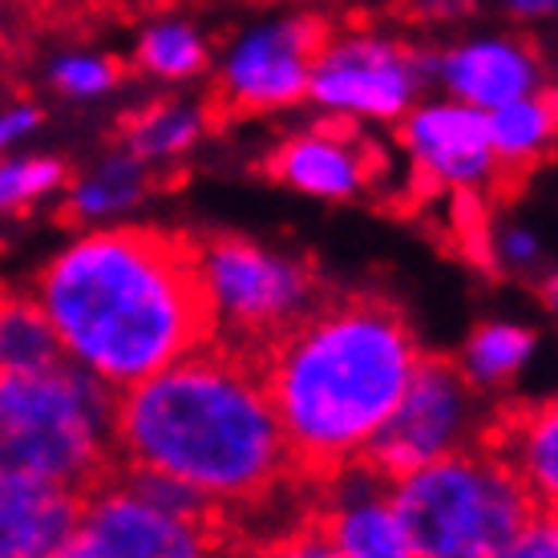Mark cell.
Returning a JSON list of instances; mask_svg holds the SVG:
<instances>
[{
    "label": "cell",
    "mask_w": 558,
    "mask_h": 558,
    "mask_svg": "<svg viewBox=\"0 0 558 558\" xmlns=\"http://www.w3.org/2000/svg\"><path fill=\"white\" fill-rule=\"evenodd\" d=\"M113 449L130 470L170 477L235 514L243 550L252 522L304 502L255 352L207 344L113 392Z\"/></svg>",
    "instance_id": "1"
},
{
    "label": "cell",
    "mask_w": 558,
    "mask_h": 558,
    "mask_svg": "<svg viewBox=\"0 0 558 558\" xmlns=\"http://www.w3.org/2000/svg\"><path fill=\"white\" fill-rule=\"evenodd\" d=\"M70 361L113 392L215 336L198 235L179 227H101L73 239L33 288Z\"/></svg>",
    "instance_id": "2"
},
{
    "label": "cell",
    "mask_w": 558,
    "mask_h": 558,
    "mask_svg": "<svg viewBox=\"0 0 558 558\" xmlns=\"http://www.w3.org/2000/svg\"><path fill=\"white\" fill-rule=\"evenodd\" d=\"M295 477L316 486L364 449L421 361L389 295L332 292L255 352Z\"/></svg>",
    "instance_id": "3"
},
{
    "label": "cell",
    "mask_w": 558,
    "mask_h": 558,
    "mask_svg": "<svg viewBox=\"0 0 558 558\" xmlns=\"http://www.w3.org/2000/svg\"><path fill=\"white\" fill-rule=\"evenodd\" d=\"M0 474L45 477L94 494L118 474L113 389L61 356L0 373Z\"/></svg>",
    "instance_id": "4"
},
{
    "label": "cell",
    "mask_w": 558,
    "mask_h": 558,
    "mask_svg": "<svg viewBox=\"0 0 558 558\" xmlns=\"http://www.w3.org/2000/svg\"><path fill=\"white\" fill-rule=\"evenodd\" d=\"M413 558H498L538 514H555L494 453L470 446L433 458L389 489Z\"/></svg>",
    "instance_id": "5"
},
{
    "label": "cell",
    "mask_w": 558,
    "mask_h": 558,
    "mask_svg": "<svg viewBox=\"0 0 558 558\" xmlns=\"http://www.w3.org/2000/svg\"><path fill=\"white\" fill-rule=\"evenodd\" d=\"M198 267L215 312V340L259 352L328 295L316 267L243 235H198Z\"/></svg>",
    "instance_id": "6"
},
{
    "label": "cell",
    "mask_w": 558,
    "mask_h": 558,
    "mask_svg": "<svg viewBox=\"0 0 558 558\" xmlns=\"http://www.w3.org/2000/svg\"><path fill=\"white\" fill-rule=\"evenodd\" d=\"M474 433V385L465 380L458 361L421 352L401 401L392 405V413L380 421L377 433L364 441V449L352 461H361L373 474L397 482L425 461L446 458L453 449L470 446Z\"/></svg>",
    "instance_id": "7"
},
{
    "label": "cell",
    "mask_w": 558,
    "mask_h": 558,
    "mask_svg": "<svg viewBox=\"0 0 558 558\" xmlns=\"http://www.w3.org/2000/svg\"><path fill=\"white\" fill-rule=\"evenodd\" d=\"M332 25L324 16H292L279 25L255 28L231 49L215 89L207 94L203 122L207 130L271 113L307 98L312 61L320 57Z\"/></svg>",
    "instance_id": "8"
},
{
    "label": "cell",
    "mask_w": 558,
    "mask_h": 558,
    "mask_svg": "<svg viewBox=\"0 0 558 558\" xmlns=\"http://www.w3.org/2000/svg\"><path fill=\"white\" fill-rule=\"evenodd\" d=\"M425 61L409 45L352 33V37H328L320 57L312 61L307 94L324 110L364 113V118H401L413 106Z\"/></svg>",
    "instance_id": "9"
},
{
    "label": "cell",
    "mask_w": 558,
    "mask_h": 558,
    "mask_svg": "<svg viewBox=\"0 0 558 558\" xmlns=\"http://www.w3.org/2000/svg\"><path fill=\"white\" fill-rule=\"evenodd\" d=\"M267 179L283 182L292 191L320 198H356L361 191H373L385 174V154L377 142L361 138L344 122H324L316 130L283 138L264 158Z\"/></svg>",
    "instance_id": "10"
},
{
    "label": "cell",
    "mask_w": 558,
    "mask_h": 558,
    "mask_svg": "<svg viewBox=\"0 0 558 558\" xmlns=\"http://www.w3.org/2000/svg\"><path fill=\"white\" fill-rule=\"evenodd\" d=\"M401 142L413 154V174L417 182L441 191H474L489 174V130L486 110L470 101H441V106H421L405 118Z\"/></svg>",
    "instance_id": "11"
},
{
    "label": "cell",
    "mask_w": 558,
    "mask_h": 558,
    "mask_svg": "<svg viewBox=\"0 0 558 558\" xmlns=\"http://www.w3.org/2000/svg\"><path fill=\"white\" fill-rule=\"evenodd\" d=\"M82 502V494L45 477L0 474V558H61Z\"/></svg>",
    "instance_id": "12"
},
{
    "label": "cell",
    "mask_w": 558,
    "mask_h": 558,
    "mask_svg": "<svg viewBox=\"0 0 558 558\" xmlns=\"http://www.w3.org/2000/svg\"><path fill=\"white\" fill-rule=\"evenodd\" d=\"M437 73L458 101L477 110H494L514 98H526L543 85V57L526 37H494V41L461 45L437 61Z\"/></svg>",
    "instance_id": "13"
},
{
    "label": "cell",
    "mask_w": 558,
    "mask_h": 558,
    "mask_svg": "<svg viewBox=\"0 0 558 558\" xmlns=\"http://www.w3.org/2000/svg\"><path fill=\"white\" fill-rule=\"evenodd\" d=\"M558 417L555 401L543 405H502L477 421L474 446L506 461L526 486L555 506L558 498Z\"/></svg>",
    "instance_id": "14"
},
{
    "label": "cell",
    "mask_w": 558,
    "mask_h": 558,
    "mask_svg": "<svg viewBox=\"0 0 558 558\" xmlns=\"http://www.w3.org/2000/svg\"><path fill=\"white\" fill-rule=\"evenodd\" d=\"M489 130V174L486 182L494 195L514 198L526 179H531L538 162L550 154L555 138V94L550 89H534L526 98H514L506 106L486 110Z\"/></svg>",
    "instance_id": "15"
},
{
    "label": "cell",
    "mask_w": 558,
    "mask_h": 558,
    "mask_svg": "<svg viewBox=\"0 0 558 558\" xmlns=\"http://www.w3.org/2000/svg\"><path fill=\"white\" fill-rule=\"evenodd\" d=\"M65 356L53 324L28 288H0V373L41 368Z\"/></svg>",
    "instance_id": "16"
},
{
    "label": "cell",
    "mask_w": 558,
    "mask_h": 558,
    "mask_svg": "<svg viewBox=\"0 0 558 558\" xmlns=\"http://www.w3.org/2000/svg\"><path fill=\"white\" fill-rule=\"evenodd\" d=\"M203 130H207L203 110L182 106V101H158V106H146V110L130 113L126 122H122V146L138 162H146V158H170V154L191 150Z\"/></svg>",
    "instance_id": "17"
},
{
    "label": "cell",
    "mask_w": 558,
    "mask_h": 558,
    "mask_svg": "<svg viewBox=\"0 0 558 558\" xmlns=\"http://www.w3.org/2000/svg\"><path fill=\"white\" fill-rule=\"evenodd\" d=\"M534 352V332L518 324H482L461 352V373L470 385H506Z\"/></svg>",
    "instance_id": "18"
},
{
    "label": "cell",
    "mask_w": 558,
    "mask_h": 558,
    "mask_svg": "<svg viewBox=\"0 0 558 558\" xmlns=\"http://www.w3.org/2000/svg\"><path fill=\"white\" fill-rule=\"evenodd\" d=\"M146 170L134 154L113 158L98 174H89L85 182L73 186L70 203H65V219H98V215H113V210L138 203L146 191Z\"/></svg>",
    "instance_id": "19"
},
{
    "label": "cell",
    "mask_w": 558,
    "mask_h": 558,
    "mask_svg": "<svg viewBox=\"0 0 558 558\" xmlns=\"http://www.w3.org/2000/svg\"><path fill=\"white\" fill-rule=\"evenodd\" d=\"M207 65V45L186 25H154L138 41V70L162 82H186Z\"/></svg>",
    "instance_id": "20"
},
{
    "label": "cell",
    "mask_w": 558,
    "mask_h": 558,
    "mask_svg": "<svg viewBox=\"0 0 558 558\" xmlns=\"http://www.w3.org/2000/svg\"><path fill=\"white\" fill-rule=\"evenodd\" d=\"M122 61L113 57H61L53 65V89L70 94V98H98L106 89L122 82Z\"/></svg>",
    "instance_id": "21"
},
{
    "label": "cell",
    "mask_w": 558,
    "mask_h": 558,
    "mask_svg": "<svg viewBox=\"0 0 558 558\" xmlns=\"http://www.w3.org/2000/svg\"><path fill=\"white\" fill-rule=\"evenodd\" d=\"M61 182H65V167L53 158H28V162L0 167V210L25 207L33 198L57 191Z\"/></svg>",
    "instance_id": "22"
},
{
    "label": "cell",
    "mask_w": 558,
    "mask_h": 558,
    "mask_svg": "<svg viewBox=\"0 0 558 558\" xmlns=\"http://www.w3.org/2000/svg\"><path fill=\"white\" fill-rule=\"evenodd\" d=\"M555 538H558V534H555V514H538L531 526L514 538V546H510V558H538V555L550 558L558 550Z\"/></svg>",
    "instance_id": "23"
},
{
    "label": "cell",
    "mask_w": 558,
    "mask_h": 558,
    "mask_svg": "<svg viewBox=\"0 0 558 558\" xmlns=\"http://www.w3.org/2000/svg\"><path fill=\"white\" fill-rule=\"evenodd\" d=\"M37 122H41V110H37V106H13V110L0 113V150H4L9 142L21 138V134H28Z\"/></svg>",
    "instance_id": "24"
},
{
    "label": "cell",
    "mask_w": 558,
    "mask_h": 558,
    "mask_svg": "<svg viewBox=\"0 0 558 558\" xmlns=\"http://www.w3.org/2000/svg\"><path fill=\"white\" fill-rule=\"evenodd\" d=\"M498 255L510 259V264H534V259H538V243H534L526 231H506V235L498 239Z\"/></svg>",
    "instance_id": "25"
},
{
    "label": "cell",
    "mask_w": 558,
    "mask_h": 558,
    "mask_svg": "<svg viewBox=\"0 0 558 558\" xmlns=\"http://www.w3.org/2000/svg\"><path fill=\"white\" fill-rule=\"evenodd\" d=\"M13 61H16V33H13V21H9V13H4V0H0V85L9 82Z\"/></svg>",
    "instance_id": "26"
},
{
    "label": "cell",
    "mask_w": 558,
    "mask_h": 558,
    "mask_svg": "<svg viewBox=\"0 0 558 558\" xmlns=\"http://www.w3.org/2000/svg\"><path fill=\"white\" fill-rule=\"evenodd\" d=\"M510 13L538 21V16H550V13H555V0H510Z\"/></svg>",
    "instance_id": "27"
},
{
    "label": "cell",
    "mask_w": 558,
    "mask_h": 558,
    "mask_svg": "<svg viewBox=\"0 0 558 558\" xmlns=\"http://www.w3.org/2000/svg\"><path fill=\"white\" fill-rule=\"evenodd\" d=\"M122 13H162L170 4H179V0H113Z\"/></svg>",
    "instance_id": "28"
}]
</instances>
